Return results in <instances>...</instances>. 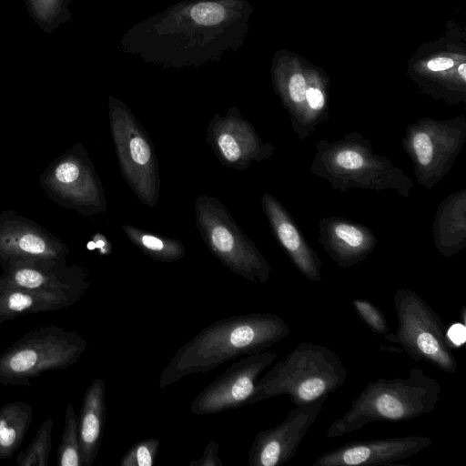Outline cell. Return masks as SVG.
I'll use <instances>...</instances> for the list:
<instances>
[{
    "label": "cell",
    "mask_w": 466,
    "mask_h": 466,
    "mask_svg": "<svg viewBox=\"0 0 466 466\" xmlns=\"http://www.w3.org/2000/svg\"><path fill=\"white\" fill-rule=\"evenodd\" d=\"M279 315L253 312L218 319L185 342L163 369L160 389L188 375L209 372L232 360L262 352L289 335Z\"/></svg>",
    "instance_id": "cell-1"
},
{
    "label": "cell",
    "mask_w": 466,
    "mask_h": 466,
    "mask_svg": "<svg viewBox=\"0 0 466 466\" xmlns=\"http://www.w3.org/2000/svg\"><path fill=\"white\" fill-rule=\"evenodd\" d=\"M440 383L420 368L408 377L370 380L349 410L327 431L330 439L342 437L375 421H405L432 411L441 396Z\"/></svg>",
    "instance_id": "cell-2"
},
{
    "label": "cell",
    "mask_w": 466,
    "mask_h": 466,
    "mask_svg": "<svg viewBox=\"0 0 466 466\" xmlns=\"http://www.w3.org/2000/svg\"><path fill=\"white\" fill-rule=\"evenodd\" d=\"M347 369L329 348L301 342L258 380L250 405L276 396L289 397L295 406L326 399L343 385Z\"/></svg>",
    "instance_id": "cell-3"
},
{
    "label": "cell",
    "mask_w": 466,
    "mask_h": 466,
    "mask_svg": "<svg viewBox=\"0 0 466 466\" xmlns=\"http://www.w3.org/2000/svg\"><path fill=\"white\" fill-rule=\"evenodd\" d=\"M87 340L78 332L56 325L24 334L0 355V384L30 386L44 372L65 370L86 351Z\"/></svg>",
    "instance_id": "cell-4"
},
{
    "label": "cell",
    "mask_w": 466,
    "mask_h": 466,
    "mask_svg": "<svg viewBox=\"0 0 466 466\" xmlns=\"http://www.w3.org/2000/svg\"><path fill=\"white\" fill-rule=\"evenodd\" d=\"M398 328L385 339L402 348L411 359L454 373L457 361L449 345L446 327L437 312L415 291L398 289L393 296Z\"/></svg>",
    "instance_id": "cell-5"
},
{
    "label": "cell",
    "mask_w": 466,
    "mask_h": 466,
    "mask_svg": "<svg viewBox=\"0 0 466 466\" xmlns=\"http://www.w3.org/2000/svg\"><path fill=\"white\" fill-rule=\"evenodd\" d=\"M196 207L199 231L213 255L234 273L253 282L266 283L269 266L245 240L217 199L200 197Z\"/></svg>",
    "instance_id": "cell-6"
},
{
    "label": "cell",
    "mask_w": 466,
    "mask_h": 466,
    "mask_svg": "<svg viewBox=\"0 0 466 466\" xmlns=\"http://www.w3.org/2000/svg\"><path fill=\"white\" fill-rule=\"evenodd\" d=\"M277 356L267 350L241 357L198 392L189 410L195 415H210L250 405L259 376Z\"/></svg>",
    "instance_id": "cell-7"
},
{
    "label": "cell",
    "mask_w": 466,
    "mask_h": 466,
    "mask_svg": "<svg viewBox=\"0 0 466 466\" xmlns=\"http://www.w3.org/2000/svg\"><path fill=\"white\" fill-rule=\"evenodd\" d=\"M326 399L295 406L277 426L258 431L248 455L250 466H281L296 454Z\"/></svg>",
    "instance_id": "cell-8"
},
{
    "label": "cell",
    "mask_w": 466,
    "mask_h": 466,
    "mask_svg": "<svg viewBox=\"0 0 466 466\" xmlns=\"http://www.w3.org/2000/svg\"><path fill=\"white\" fill-rule=\"evenodd\" d=\"M0 289L31 290H74L86 293L90 283L78 265L68 267L66 258L15 259L1 265Z\"/></svg>",
    "instance_id": "cell-9"
},
{
    "label": "cell",
    "mask_w": 466,
    "mask_h": 466,
    "mask_svg": "<svg viewBox=\"0 0 466 466\" xmlns=\"http://www.w3.org/2000/svg\"><path fill=\"white\" fill-rule=\"evenodd\" d=\"M431 443V438L421 435L355 441L323 453L313 466L390 465L418 454Z\"/></svg>",
    "instance_id": "cell-10"
},
{
    "label": "cell",
    "mask_w": 466,
    "mask_h": 466,
    "mask_svg": "<svg viewBox=\"0 0 466 466\" xmlns=\"http://www.w3.org/2000/svg\"><path fill=\"white\" fill-rule=\"evenodd\" d=\"M85 293L74 290H31L0 289V323L33 313L47 312L70 307Z\"/></svg>",
    "instance_id": "cell-11"
},
{
    "label": "cell",
    "mask_w": 466,
    "mask_h": 466,
    "mask_svg": "<svg viewBox=\"0 0 466 466\" xmlns=\"http://www.w3.org/2000/svg\"><path fill=\"white\" fill-rule=\"evenodd\" d=\"M106 414V383L97 378L86 389L77 416L82 466H91L97 457Z\"/></svg>",
    "instance_id": "cell-12"
},
{
    "label": "cell",
    "mask_w": 466,
    "mask_h": 466,
    "mask_svg": "<svg viewBox=\"0 0 466 466\" xmlns=\"http://www.w3.org/2000/svg\"><path fill=\"white\" fill-rule=\"evenodd\" d=\"M124 119L126 127H122L117 120L119 127L114 126L115 138L124 169L128 173V177L132 178L135 177V172L146 170L149 173L155 160L152 148L141 130L136 127L129 116H124Z\"/></svg>",
    "instance_id": "cell-13"
},
{
    "label": "cell",
    "mask_w": 466,
    "mask_h": 466,
    "mask_svg": "<svg viewBox=\"0 0 466 466\" xmlns=\"http://www.w3.org/2000/svg\"><path fill=\"white\" fill-rule=\"evenodd\" d=\"M33 407L27 402H8L0 408V459L11 458L23 442L32 422Z\"/></svg>",
    "instance_id": "cell-14"
},
{
    "label": "cell",
    "mask_w": 466,
    "mask_h": 466,
    "mask_svg": "<svg viewBox=\"0 0 466 466\" xmlns=\"http://www.w3.org/2000/svg\"><path fill=\"white\" fill-rule=\"evenodd\" d=\"M125 228L132 241L155 260L173 262L185 255L184 247L177 241L160 238L129 227Z\"/></svg>",
    "instance_id": "cell-15"
},
{
    "label": "cell",
    "mask_w": 466,
    "mask_h": 466,
    "mask_svg": "<svg viewBox=\"0 0 466 466\" xmlns=\"http://www.w3.org/2000/svg\"><path fill=\"white\" fill-rule=\"evenodd\" d=\"M70 0H25L35 23L46 33L55 31L68 16Z\"/></svg>",
    "instance_id": "cell-16"
},
{
    "label": "cell",
    "mask_w": 466,
    "mask_h": 466,
    "mask_svg": "<svg viewBox=\"0 0 466 466\" xmlns=\"http://www.w3.org/2000/svg\"><path fill=\"white\" fill-rule=\"evenodd\" d=\"M58 466H82L78 436V418L68 402L65 413V426L57 449Z\"/></svg>",
    "instance_id": "cell-17"
},
{
    "label": "cell",
    "mask_w": 466,
    "mask_h": 466,
    "mask_svg": "<svg viewBox=\"0 0 466 466\" xmlns=\"http://www.w3.org/2000/svg\"><path fill=\"white\" fill-rule=\"evenodd\" d=\"M53 426V418L47 417L40 425L30 445L17 455L15 464L19 466L48 465Z\"/></svg>",
    "instance_id": "cell-18"
},
{
    "label": "cell",
    "mask_w": 466,
    "mask_h": 466,
    "mask_svg": "<svg viewBox=\"0 0 466 466\" xmlns=\"http://www.w3.org/2000/svg\"><path fill=\"white\" fill-rule=\"evenodd\" d=\"M239 135L240 128L233 127L229 121L216 131V146L223 158L229 163H240L244 158V144Z\"/></svg>",
    "instance_id": "cell-19"
},
{
    "label": "cell",
    "mask_w": 466,
    "mask_h": 466,
    "mask_svg": "<svg viewBox=\"0 0 466 466\" xmlns=\"http://www.w3.org/2000/svg\"><path fill=\"white\" fill-rule=\"evenodd\" d=\"M160 441L150 437L132 444L121 457V466H152L157 456Z\"/></svg>",
    "instance_id": "cell-20"
},
{
    "label": "cell",
    "mask_w": 466,
    "mask_h": 466,
    "mask_svg": "<svg viewBox=\"0 0 466 466\" xmlns=\"http://www.w3.org/2000/svg\"><path fill=\"white\" fill-rule=\"evenodd\" d=\"M352 305L359 317L379 336L390 332L383 311L366 299H354Z\"/></svg>",
    "instance_id": "cell-21"
},
{
    "label": "cell",
    "mask_w": 466,
    "mask_h": 466,
    "mask_svg": "<svg viewBox=\"0 0 466 466\" xmlns=\"http://www.w3.org/2000/svg\"><path fill=\"white\" fill-rule=\"evenodd\" d=\"M191 17L199 25H212L224 19L225 10L223 6L216 3H200L191 9Z\"/></svg>",
    "instance_id": "cell-22"
},
{
    "label": "cell",
    "mask_w": 466,
    "mask_h": 466,
    "mask_svg": "<svg viewBox=\"0 0 466 466\" xmlns=\"http://www.w3.org/2000/svg\"><path fill=\"white\" fill-rule=\"evenodd\" d=\"M278 235L282 245L292 254H297L300 247L299 236L295 227L283 221L278 225Z\"/></svg>",
    "instance_id": "cell-23"
},
{
    "label": "cell",
    "mask_w": 466,
    "mask_h": 466,
    "mask_svg": "<svg viewBox=\"0 0 466 466\" xmlns=\"http://www.w3.org/2000/svg\"><path fill=\"white\" fill-rule=\"evenodd\" d=\"M189 466H222V461L219 458V445L211 440L207 443L201 457L198 460H192Z\"/></svg>",
    "instance_id": "cell-24"
},
{
    "label": "cell",
    "mask_w": 466,
    "mask_h": 466,
    "mask_svg": "<svg viewBox=\"0 0 466 466\" xmlns=\"http://www.w3.org/2000/svg\"><path fill=\"white\" fill-rule=\"evenodd\" d=\"M413 146L419 162L428 165L432 158L433 147L429 136L425 133H418L413 138Z\"/></svg>",
    "instance_id": "cell-25"
},
{
    "label": "cell",
    "mask_w": 466,
    "mask_h": 466,
    "mask_svg": "<svg viewBox=\"0 0 466 466\" xmlns=\"http://www.w3.org/2000/svg\"><path fill=\"white\" fill-rule=\"evenodd\" d=\"M337 237L351 248H359L363 243L362 233L350 225L339 224L335 228Z\"/></svg>",
    "instance_id": "cell-26"
},
{
    "label": "cell",
    "mask_w": 466,
    "mask_h": 466,
    "mask_svg": "<svg viewBox=\"0 0 466 466\" xmlns=\"http://www.w3.org/2000/svg\"><path fill=\"white\" fill-rule=\"evenodd\" d=\"M338 165L346 169H358L363 166L362 157L351 150L341 151L336 157Z\"/></svg>",
    "instance_id": "cell-27"
},
{
    "label": "cell",
    "mask_w": 466,
    "mask_h": 466,
    "mask_svg": "<svg viewBox=\"0 0 466 466\" xmlns=\"http://www.w3.org/2000/svg\"><path fill=\"white\" fill-rule=\"evenodd\" d=\"M289 95L294 102H302L306 98V81L302 75L295 74L289 84Z\"/></svg>",
    "instance_id": "cell-28"
},
{
    "label": "cell",
    "mask_w": 466,
    "mask_h": 466,
    "mask_svg": "<svg viewBox=\"0 0 466 466\" xmlns=\"http://www.w3.org/2000/svg\"><path fill=\"white\" fill-rule=\"evenodd\" d=\"M306 98L312 109L319 110L324 106V96L317 88H309L306 91Z\"/></svg>",
    "instance_id": "cell-29"
},
{
    "label": "cell",
    "mask_w": 466,
    "mask_h": 466,
    "mask_svg": "<svg viewBox=\"0 0 466 466\" xmlns=\"http://www.w3.org/2000/svg\"><path fill=\"white\" fill-rule=\"evenodd\" d=\"M454 62L448 57H438L428 62V67L432 71H441L452 67Z\"/></svg>",
    "instance_id": "cell-30"
},
{
    "label": "cell",
    "mask_w": 466,
    "mask_h": 466,
    "mask_svg": "<svg viewBox=\"0 0 466 466\" xmlns=\"http://www.w3.org/2000/svg\"><path fill=\"white\" fill-rule=\"evenodd\" d=\"M465 330L464 325L456 324L454 325L449 331H447V335L449 339H451L453 343L459 345L464 341L465 339Z\"/></svg>",
    "instance_id": "cell-31"
},
{
    "label": "cell",
    "mask_w": 466,
    "mask_h": 466,
    "mask_svg": "<svg viewBox=\"0 0 466 466\" xmlns=\"http://www.w3.org/2000/svg\"><path fill=\"white\" fill-rule=\"evenodd\" d=\"M459 74L461 75V78L463 80L466 79V64L462 63L461 66H459L458 68Z\"/></svg>",
    "instance_id": "cell-32"
}]
</instances>
